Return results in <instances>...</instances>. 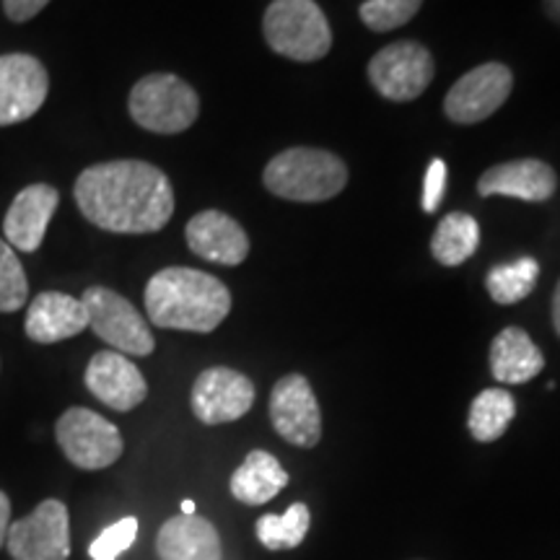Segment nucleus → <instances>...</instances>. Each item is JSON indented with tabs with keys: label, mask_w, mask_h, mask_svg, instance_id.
Masks as SVG:
<instances>
[{
	"label": "nucleus",
	"mask_w": 560,
	"mask_h": 560,
	"mask_svg": "<svg viewBox=\"0 0 560 560\" xmlns=\"http://www.w3.org/2000/svg\"><path fill=\"white\" fill-rule=\"evenodd\" d=\"M73 198L83 219L109 234H156L174 215L170 177L138 159L102 161L83 170Z\"/></svg>",
	"instance_id": "1"
},
{
	"label": "nucleus",
	"mask_w": 560,
	"mask_h": 560,
	"mask_svg": "<svg viewBox=\"0 0 560 560\" xmlns=\"http://www.w3.org/2000/svg\"><path fill=\"white\" fill-rule=\"evenodd\" d=\"M151 325L182 332H213L231 312L226 283L195 268H164L145 283Z\"/></svg>",
	"instance_id": "2"
},
{
	"label": "nucleus",
	"mask_w": 560,
	"mask_h": 560,
	"mask_svg": "<svg viewBox=\"0 0 560 560\" xmlns=\"http://www.w3.org/2000/svg\"><path fill=\"white\" fill-rule=\"evenodd\" d=\"M262 182L283 200L325 202L346 190L348 166L330 151L289 149L270 159Z\"/></svg>",
	"instance_id": "3"
},
{
	"label": "nucleus",
	"mask_w": 560,
	"mask_h": 560,
	"mask_svg": "<svg viewBox=\"0 0 560 560\" xmlns=\"http://www.w3.org/2000/svg\"><path fill=\"white\" fill-rule=\"evenodd\" d=\"M272 52L296 62L322 60L332 47V32L314 0H272L262 19Z\"/></svg>",
	"instance_id": "4"
},
{
	"label": "nucleus",
	"mask_w": 560,
	"mask_h": 560,
	"mask_svg": "<svg viewBox=\"0 0 560 560\" xmlns=\"http://www.w3.org/2000/svg\"><path fill=\"white\" fill-rule=\"evenodd\" d=\"M130 117L156 136L190 130L200 115V96L190 83L174 73L143 75L130 91Z\"/></svg>",
	"instance_id": "5"
},
{
	"label": "nucleus",
	"mask_w": 560,
	"mask_h": 560,
	"mask_svg": "<svg viewBox=\"0 0 560 560\" xmlns=\"http://www.w3.org/2000/svg\"><path fill=\"white\" fill-rule=\"evenodd\" d=\"M81 304L86 306L89 327L96 338L115 348L117 353L138 355V359L153 353L156 340H153L149 322L120 293L104 285H89Z\"/></svg>",
	"instance_id": "6"
},
{
	"label": "nucleus",
	"mask_w": 560,
	"mask_h": 560,
	"mask_svg": "<svg viewBox=\"0 0 560 560\" xmlns=\"http://www.w3.org/2000/svg\"><path fill=\"white\" fill-rule=\"evenodd\" d=\"M55 439L70 465L79 470H104L122 457V436L115 423L89 408H70L55 423Z\"/></svg>",
	"instance_id": "7"
},
{
	"label": "nucleus",
	"mask_w": 560,
	"mask_h": 560,
	"mask_svg": "<svg viewBox=\"0 0 560 560\" xmlns=\"http://www.w3.org/2000/svg\"><path fill=\"white\" fill-rule=\"evenodd\" d=\"M433 55L418 42L402 39L387 45L369 62V81L389 102H412L431 86Z\"/></svg>",
	"instance_id": "8"
},
{
	"label": "nucleus",
	"mask_w": 560,
	"mask_h": 560,
	"mask_svg": "<svg viewBox=\"0 0 560 560\" xmlns=\"http://www.w3.org/2000/svg\"><path fill=\"white\" fill-rule=\"evenodd\" d=\"M70 516L58 499L42 501L24 520L13 522L5 535V548L13 560H68Z\"/></svg>",
	"instance_id": "9"
},
{
	"label": "nucleus",
	"mask_w": 560,
	"mask_h": 560,
	"mask_svg": "<svg viewBox=\"0 0 560 560\" xmlns=\"http://www.w3.org/2000/svg\"><path fill=\"white\" fill-rule=\"evenodd\" d=\"M514 89V73L503 62H482L454 83L444 100V112L452 122L475 125L495 115Z\"/></svg>",
	"instance_id": "10"
},
{
	"label": "nucleus",
	"mask_w": 560,
	"mask_h": 560,
	"mask_svg": "<svg viewBox=\"0 0 560 560\" xmlns=\"http://www.w3.org/2000/svg\"><path fill=\"white\" fill-rule=\"evenodd\" d=\"M270 423L276 433L299 450H314L322 439V412L306 376L289 374L270 392Z\"/></svg>",
	"instance_id": "11"
},
{
	"label": "nucleus",
	"mask_w": 560,
	"mask_h": 560,
	"mask_svg": "<svg viewBox=\"0 0 560 560\" xmlns=\"http://www.w3.org/2000/svg\"><path fill=\"white\" fill-rule=\"evenodd\" d=\"M50 94V75L34 55H0V128L32 120Z\"/></svg>",
	"instance_id": "12"
},
{
	"label": "nucleus",
	"mask_w": 560,
	"mask_h": 560,
	"mask_svg": "<svg viewBox=\"0 0 560 560\" xmlns=\"http://www.w3.org/2000/svg\"><path fill=\"white\" fill-rule=\"evenodd\" d=\"M255 384L242 371L213 366L195 380L190 405L200 423L221 425L247 416L255 405Z\"/></svg>",
	"instance_id": "13"
},
{
	"label": "nucleus",
	"mask_w": 560,
	"mask_h": 560,
	"mask_svg": "<svg viewBox=\"0 0 560 560\" xmlns=\"http://www.w3.org/2000/svg\"><path fill=\"white\" fill-rule=\"evenodd\" d=\"M83 382L96 400L117 412L136 410L149 397V384L140 369L117 350H100L89 361Z\"/></svg>",
	"instance_id": "14"
},
{
	"label": "nucleus",
	"mask_w": 560,
	"mask_h": 560,
	"mask_svg": "<svg viewBox=\"0 0 560 560\" xmlns=\"http://www.w3.org/2000/svg\"><path fill=\"white\" fill-rule=\"evenodd\" d=\"M60 206L58 187L47 185V182H34L24 187L11 208L5 210L3 219V236L13 249L21 252H37L45 242L47 226H50L55 210Z\"/></svg>",
	"instance_id": "15"
},
{
	"label": "nucleus",
	"mask_w": 560,
	"mask_h": 560,
	"mask_svg": "<svg viewBox=\"0 0 560 560\" xmlns=\"http://www.w3.org/2000/svg\"><path fill=\"white\" fill-rule=\"evenodd\" d=\"M185 240L192 255L226 268H236L249 255L247 231L221 210H202L192 215L185 226Z\"/></svg>",
	"instance_id": "16"
},
{
	"label": "nucleus",
	"mask_w": 560,
	"mask_h": 560,
	"mask_svg": "<svg viewBox=\"0 0 560 560\" xmlns=\"http://www.w3.org/2000/svg\"><path fill=\"white\" fill-rule=\"evenodd\" d=\"M558 190V174L540 159H516L506 164L490 166L478 179V192L482 198L503 195L524 202H545Z\"/></svg>",
	"instance_id": "17"
},
{
	"label": "nucleus",
	"mask_w": 560,
	"mask_h": 560,
	"mask_svg": "<svg viewBox=\"0 0 560 560\" xmlns=\"http://www.w3.org/2000/svg\"><path fill=\"white\" fill-rule=\"evenodd\" d=\"M86 327V306L81 304V299L68 296V293L42 291L26 310V338L39 342V346H52V342L75 338Z\"/></svg>",
	"instance_id": "18"
},
{
	"label": "nucleus",
	"mask_w": 560,
	"mask_h": 560,
	"mask_svg": "<svg viewBox=\"0 0 560 560\" xmlns=\"http://www.w3.org/2000/svg\"><path fill=\"white\" fill-rule=\"evenodd\" d=\"M161 560H223L219 529L202 516H172L161 524L156 537Z\"/></svg>",
	"instance_id": "19"
},
{
	"label": "nucleus",
	"mask_w": 560,
	"mask_h": 560,
	"mask_svg": "<svg viewBox=\"0 0 560 560\" xmlns=\"http://www.w3.org/2000/svg\"><path fill=\"white\" fill-rule=\"evenodd\" d=\"M542 369V350L522 327H506L490 342V374L499 384H527Z\"/></svg>",
	"instance_id": "20"
},
{
	"label": "nucleus",
	"mask_w": 560,
	"mask_h": 560,
	"mask_svg": "<svg viewBox=\"0 0 560 560\" xmlns=\"http://www.w3.org/2000/svg\"><path fill=\"white\" fill-rule=\"evenodd\" d=\"M289 486V472L270 452H249L234 475H231V495L244 506H262Z\"/></svg>",
	"instance_id": "21"
},
{
	"label": "nucleus",
	"mask_w": 560,
	"mask_h": 560,
	"mask_svg": "<svg viewBox=\"0 0 560 560\" xmlns=\"http://www.w3.org/2000/svg\"><path fill=\"white\" fill-rule=\"evenodd\" d=\"M480 226L470 213H450L439 221L436 231L431 236V255L433 260L457 268L467 262L478 252Z\"/></svg>",
	"instance_id": "22"
},
{
	"label": "nucleus",
	"mask_w": 560,
	"mask_h": 560,
	"mask_svg": "<svg viewBox=\"0 0 560 560\" xmlns=\"http://www.w3.org/2000/svg\"><path fill=\"white\" fill-rule=\"evenodd\" d=\"M516 416V400L514 395L501 387L482 389L470 405V416H467V429H470L472 439L480 444H490L499 441L511 420Z\"/></svg>",
	"instance_id": "23"
},
{
	"label": "nucleus",
	"mask_w": 560,
	"mask_h": 560,
	"mask_svg": "<svg viewBox=\"0 0 560 560\" xmlns=\"http://www.w3.org/2000/svg\"><path fill=\"white\" fill-rule=\"evenodd\" d=\"M312 527V514L306 503H291L283 514H265L257 520L255 532L262 548L272 552L293 550L304 542L306 532Z\"/></svg>",
	"instance_id": "24"
},
{
	"label": "nucleus",
	"mask_w": 560,
	"mask_h": 560,
	"mask_svg": "<svg viewBox=\"0 0 560 560\" xmlns=\"http://www.w3.org/2000/svg\"><path fill=\"white\" fill-rule=\"evenodd\" d=\"M537 278H540V265H537V260H532V257H522V260L490 268L486 276V289L495 304L511 306L520 304V301H524L535 291Z\"/></svg>",
	"instance_id": "25"
},
{
	"label": "nucleus",
	"mask_w": 560,
	"mask_h": 560,
	"mask_svg": "<svg viewBox=\"0 0 560 560\" xmlns=\"http://www.w3.org/2000/svg\"><path fill=\"white\" fill-rule=\"evenodd\" d=\"M26 299H30V283H26L24 265L16 257V249L0 240V312H19Z\"/></svg>",
	"instance_id": "26"
},
{
	"label": "nucleus",
	"mask_w": 560,
	"mask_h": 560,
	"mask_svg": "<svg viewBox=\"0 0 560 560\" xmlns=\"http://www.w3.org/2000/svg\"><path fill=\"white\" fill-rule=\"evenodd\" d=\"M423 0H366L361 3L359 16L371 32L400 30L416 16Z\"/></svg>",
	"instance_id": "27"
},
{
	"label": "nucleus",
	"mask_w": 560,
	"mask_h": 560,
	"mask_svg": "<svg viewBox=\"0 0 560 560\" xmlns=\"http://www.w3.org/2000/svg\"><path fill=\"white\" fill-rule=\"evenodd\" d=\"M136 537L138 520L136 516H122L120 522L109 524L107 529L100 532V537L89 545V556L91 560H117L136 542Z\"/></svg>",
	"instance_id": "28"
},
{
	"label": "nucleus",
	"mask_w": 560,
	"mask_h": 560,
	"mask_svg": "<svg viewBox=\"0 0 560 560\" xmlns=\"http://www.w3.org/2000/svg\"><path fill=\"white\" fill-rule=\"evenodd\" d=\"M446 190V164L441 159H433L429 172H425V187H423V210L433 213L439 202L444 200Z\"/></svg>",
	"instance_id": "29"
},
{
	"label": "nucleus",
	"mask_w": 560,
	"mask_h": 560,
	"mask_svg": "<svg viewBox=\"0 0 560 560\" xmlns=\"http://www.w3.org/2000/svg\"><path fill=\"white\" fill-rule=\"evenodd\" d=\"M50 0H3V11L13 24H24V21H32L37 13L47 9Z\"/></svg>",
	"instance_id": "30"
},
{
	"label": "nucleus",
	"mask_w": 560,
	"mask_h": 560,
	"mask_svg": "<svg viewBox=\"0 0 560 560\" xmlns=\"http://www.w3.org/2000/svg\"><path fill=\"white\" fill-rule=\"evenodd\" d=\"M9 527H11V501H9V495L0 490V548L5 545V535H9Z\"/></svg>",
	"instance_id": "31"
},
{
	"label": "nucleus",
	"mask_w": 560,
	"mask_h": 560,
	"mask_svg": "<svg viewBox=\"0 0 560 560\" xmlns=\"http://www.w3.org/2000/svg\"><path fill=\"white\" fill-rule=\"evenodd\" d=\"M552 327H556V332L560 338V280L556 285V293H552Z\"/></svg>",
	"instance_id": "32"
},
{
	"label": "nucleus",
	"mask_w": 560,
	"mask_h": 560,
	"mask_svg": "<svg viewBox=\"0 0 560 560\" xmlns=\"http://www.w3.org/2000/svg\"><path fill=\"white\" fill-rule=\"evenodd\" d=\"M542 5H545V13H548V19H552L560 26V0H542Z\"/></svg>",
	"instance_id": "33"
},
{
	"label": "nucleus",
	"mask_w": 560,
	"mask_h": 560,
	"mask_svg": "<svg viewBox=\"0 0 560 560\" xmlns=\"http://www.w3.org/2000/svg\"><path fill=\"white\" fill-rule=\"evenodd\" d=\"M182 514L192 516L195 514V501H182Z\"/></svg>",
	"instance_id": "34"
}]
</instances>
